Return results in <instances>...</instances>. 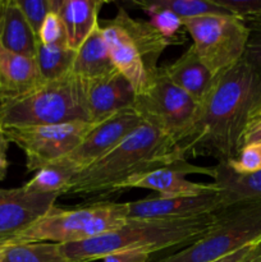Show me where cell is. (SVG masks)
<instances>
[{
  "label": "cell",
  "instance_id": "cell-28",
  "mask_svg": "<svg viewBox=\"0 0 261 262\" xmlns=\"http://www.w3.org/2000/svg\"><path fill=\"white\" fill-rule=\"evenodd\" d=\"M37 40L45 48H68L66 28L58 12L53 10L46 15Z\"/></svg>",
  "mask_w": 261,
  "mask_h": 262
},
{
  "label": "cell",
  "instance_id": "cell-27",
  "mask_svg": "<svg viewBox=\"0 0 261 262\" xmlns=\"http://www.w3.org/2000/svg\"><path fill=\"white\" fill-rule=\"evenodd\" d=\"M150 15V20L148 22L164 36V37L169 38L173 41L176 45H181L183 43V35H182V28H183V23L179 17H177L174 13L169 12V10L164 9H156L151 10L147 13Z\"/></svg>",
  "mask_w": 261,
  "mask_h": 262
},
{
  "label": "cell",
  "instance_id": "cell-1",
  "mask_svg": "<svg viewBox=\"0 0 261 262\" xmlns=\"http://www.w3.org/2000/svg\"><path fill=\"white\" fill-rule=\"evenodd\" d=\"M261 118V71L242 59L216 76L199 104L196 119L177 150L183 160L210 156L217 163L235 159L245 136Z\"/></svg>",
  "mask_w": 261,
  "mask_h": 262
},
{
  "label": "cell",
  "instance_id": "cell-13",
  "mask_svg": "<svg viewBox=\"0 0 261 262\" xmlns=\"http://www.w3.org/2000/svg\"><path fill=\"white\" fill-rule=\"evenodd\" d=\"M214 169L212 166H197L189 164L187 160L181 161L174 166L156 169L148 171L142 176L135 177L125 182L122 187V192L129 188H146L160 193V197L170 199V197L197 196L205 192L217 191L212 183H196L186 178L188 174H205L212 177Z\"/></svg>",
  "mask_w": 261,
  "mask_h": 262
},
{
  "label": "cell",
  "instance_id": "cell-20",
  "mask_svg": "<svg viewBox=\"0 0 261 262\" xmlns=\"http://www.w3.org/2000/svg\"><path fill=\"white\" fill-rule=\"evenodd\" d=\"M101 0H61L58 13L67 33V45L77 51L99 23Z\"/></svg>",
  "mask_w": 261,
  "mask_h": 262
},
{
  "label": "cell",
  "instance_id": "cell-12",
  "mask_svg": "<svg viewBox=\"0 0 261 262\" xmlns=\"http://www.w3.org/2000/svg\"><path fill=\"white\" fill-rule=\"evenodd\" d=\"M60 193H38L25 186L0 188V243L12 242L20 233L45 216Z\"/></svg>",
  "mask_w": 261,
  "mask_h": 262
},
{
  "label": "cell",
  "instance_id": "cell-6",
  "mask_svg": "<svg viewBox=\"0 0 261 262\" xmlns=\"http://www.w3.org/2000/svg\"><path fill=\"white\" fill-rule=\"evenodd\" d=\"M128 202L99 201L71 210L53 207L8 245L48 242L71 245L113 232L128 219Z\"/></svg>",
  "mask_w": 261,
  "mask_h": 262
},
{
  "label": "cell",
  "instance_id": "cell-17",
  "mask_svg": "<svg viewBox=\"0 0 261 262\" xmlns=\"http://www.w3.org/2000/svg\"><path fill=\"white\" fill-rule=\"evenodd\" d=\"M161 69L171 83L183 90L197 104L205 99L215 78L192 45L176 61L161 66Z\"/></svg>",
  "mask_w": 261,
  "mask_h": 262
},
{
  "label": "cell",
  "instance_id": "cell-19",
  "mask_svg": "<svg viewBox=\"0 0 261 262\" xmlns=\"http://www.w3.org/2000/svg\"><path fill=\"white\" fill-rule=\"evenodd\" d=\"M0 43L9 51L35 59L38 40L17 0L0 2Z\"/></svg>",
  "mask_w": 261,
  "mask_h": 262
},
{
  "label": "cell",
  "instance_id": "cell-14",
  "mask_svg": "<svg viewBox=\"0 0 261 262\" xmlns=\"http://www.w3.org/2000/svg\"><path fill=\"white\" fill-rule=\"evenodd\" d=\"M83 83L87 115L92 125L132 109L137 96L129 82L119 72Z\"/></svg>",
  "mask_w": 261,
  "mask_h": 262
},
{
  "label": "cell",
  "instance_id": "cell-21",
  "mask_svg": "<svg viewBox=\"0 0 261 262\" xmlns=\"http://www.w3.org/2000/svg\"><path fill=\"white\" fill-rule=\"evenodd\" d=\"M212 169V183L217 188L223 207L241 202L261 201V170L252 174H238L224 161L217 163Z\"/></svg>",
  "mask_w": 261,
  "mask_h": 262
},
{
  "label": "cell",
  "instance_id": "cell-8",
  "mask_svg": "<svg viewBox=\"0 0 261 262\" xmlns=\"http://www.w3.org/2000/svg\"><path fill=\"white\" fill-rule=\"evenodd\" d=\"M192 46L212 76L216 77L245 56L250 30L233 14H209L182 20Z\"/></svg>",
  "mask_w": 261,
  "mask_h": 262
},
{
  "label": "cell",
  "instance_id": "cell-30",
  "mask_svg": "<svg viewBox=\"0 0 261 262\" xmlns=\"http://www.w3.org/2000/svg\"><path fill=\"white\" fill-rule=\"evenodd\" d=\"M245 23L250 30V37L243 59L261 71V15L245 20Z\"/></svg>",
  "mask_w": 261,
  "mask_h": 262
},
{
  "label": "cell",
  "instance_id": "cell-18",
  "mask_svg": "<svg viewBox=\"0 0 261 262\" xmlns=\"http://www.w3.org/2000/svg\"><path fill=\"white\" fill-rule=\"evenodd\" d=\"M115 72H118V69L105 42L99 20L91 35L77 50L72 73L81 81L89 82L104 78Z\"/></svg>",
  "mask_w": 261,
  "mask_h": 262
},
{
  "label": "cell",
  "instance_id": "cell-3",
  "mask_svg": "<svg viewBox=\"0 0 261 262\" xmlns=\"http://www.w3.org/2000/svg\"><path fill=\"white\" fill-rule=\"evenodd\" d=\"M215 217L216 211L191 217H128L119 229L83 242L64 245L61 250L69 262L102 260L112 253L128 250H147L155 253L192 245L209 232Z\"/></svg>",
  "mask_w": 261,
  "mask_h": 262
},
{
  "label": "cell",
  "instance_id": "cell-31",
  "mask_svg": "<svg viewBox=\"0 0 261 262\" xmlns=\"http://www.w3.org/2000/svg\"><path fill=\"white\" fill-rule=\"evenodd\" d=\"M154 252L147 250H128L112 253L102 258V262H148Z\"/></svg>",
  "mask_w": 261,
  "mask_h": 262
},
{
  "label": "cell",
  "instance_id": "cell-36",
  "mask_svg": "<svg viewBox=\"0 0 261 262\" xmlns=\"http://www.w3.org/2000/svg\"><path fill=\"white\" fill-rule=\"evenodd\" d=\"M5 248H7V245L5 243H0V260L3 258V255L5 252Z\"/></svg>",
  "mask_w": 261,
  "mask_h": 262
},
{
  "label": "cell",
  "instance_id": "cell-5",
  "mask_svg": "<svg viewBox=\"0 0 261 262\" xmlns=\"http://www.w3.org/2000/svg\"><path fill=\"white\" fill-rule=\"evenodd\" d=\"M72 122H89L84 83L72 72L22 96L0 101V129Z\"/></svg>",
  "mask_w": 261,
  "mask_h": 262
},
{
  "label": "cell",
  "instance_id": "cell-35",
  "mask_svg": "<svg viewBox=\"0 0 261 262\" xmlns=\"http://www.w3.org/2000/svg\"><path fill=\"white\" fill-rule=\"evenodd\" d=\"M0 147H5V148L9 147V142H8L7 138L4 137V135L2 133V130H0Z\"/></svg>",
  "mask_w": 261,
  "mask_h": 262
},
{
  "label": "cell",
  "instance_id": "cell-16",
  "mask_svg": "<svg viewBox=\"0 0 261 262\" xmlns=\"http://www.w3.org/2000/svg\"><path fill=\"white\" fill-rule=\"evenodd\" d=\"M44 82L35 59L9 51L0 43V101L22 96Z\"/></svg>",
  "mask_w": 261,
  "mask_h": 262
},
{
  "label": "cell",
  "instance_id": "cell-33",
  "mask_svg": "<svg viewBox=\"0 0 261 262\" xmlns=\"http://www.w3.org/2000/svg\"><path fill=\"white\" fill-rule=\"evenodd\" d=\"M255 245H256V243H255ZM255 245L248 246V247L242 248V250L237 251V252L230 253V255L225 256V257H223V258H219V260H216V261H214V262H241V261L243 260V258L246 257V256H247V253L250 252L251 248H252Z\"/></svg>",
  "mask_w": 261,
  "mask_h": 262
},
{
  "label": "cell",
  "instance_id": "cell-25",
  "mask_svg": "<svg viewBox=\"0 0 261 262\" xmlns=\"http://www.w3.org/2000/svg\"><path fill=\"white\" fill-rule=\"evenodd\" d=\"M73 178L74 174L68 169L51 164L36 171L32 179L28 181L25 187L30 191L38 192V193L64 194Z\"/></svg>",
  "mask_w": 261,
  "mask_h": 262
},
{
  "label": "cell",
  "instance_id": "cell-32",
  "mask_svg": "<svg viewBox=\"0 0 261 262\" xmlns=\"http://www.w3.org/2000/svg\"><path fill=\"white\" fill-rule=\"evenodd\" d=\"M246 145H261V118L256 120L246 133L243 146Z\"/></svg>",
  "mask_w": 261,
  "mask_h": 262
},
{
  "label": "cell",
  "instance_id": "cell-11",
  "mask_svg": "<svg viewBox=\"0 0 261 262\" xmlns=\"http://www.w3.org/2000/svg\"><path fill=\"white\" fill-rule=\"evenodd\" d=\"M141 124L142 120L135 110H124L110 119L94 125L74 150L54 164L68 169L77 176L79 171L107 155Z\"/></svg>",
  "mask_w": 261,
  "mask_h": 262
},
{
  "label": "cell",
  "instance_id": "cell-15",
  "mask_svg": "<svg viewBox=\"0 0 261 262\" xmlns=\"http://www.w3.org/2000/svg\"><path fill=\"white\" fill-rule=\"evenodd\" d=\"M129 219H153V217H191L212 214L223 209L217 191L205 192L197 196L184 197H147L128 202Z\"/></svg>",
  "mask_w": 261,
  "mask_h": 262
},
{
  "label": "cell",
  "instance_id": "cell-4",
  "mask_svg": "<svg viewBox=\"0 0 261 262\" xmlns=\"http://www.w3.org/2000/svg\"><path fill=\"white\" fill-rule=\"evenodd\" d=\"M102 35L118 72L127 79L136 95L145 94L158 74V61L173 41L164 37L148 20L130 17L118 7L117 14L100 22Z\"/></svg>",
  "mask_w": 261,
  "mask_h": 262
},
{
  "label": "cell",
  "instance_id": "cell-26",
  "mask_svg": "<svg viewBox=\"0 0 261 262\" xmlns=\"http://www.w3.org/2000/svg\"><path fill=\"white\" fill-rule=\"evenodd\" d=\"M60 2L61 0H17V4L37 37L46 15L53 10L58 12Z\"/></svg>",
  "mask_w": 261,
  "mask_h": 262
},
{
  "label": "cell",
  "instance_id": "cell-10",
  "mask_svg": "<svg viewBox=\"0 0 261 262\" xmlns=\"http://www.w3.org/2000/svg\"><path fill=\"white\" fill-rule=\"evenodd\" d=\"M94 125L89 122H72L54 125L3 128L9 143H14L26 155L28 171H38L56 163L79 145Z\"/></svg>",
  "mask_w": 261,
  "mask_h": 262
},
{
  "label": "cell",
  "instance_id": "cell-24",
  "mask_svg": "<svg viewBox=\"0 0 261 262\" xmlns=\"http://www.w3.org/2000/svg\"><path fill=\"white\" fill-rule=\"evenodd\" d=\"M0 262H69L60 245L48 242L7 245Z\"/></svg>",
  "mask_w": 261,
  "mask_h": 262
},
{
  "label": "cell",
  "instance_id": "cell-2",
  "mask_svg": "<svg viewBox=\"0 0 261 262\" xmlns=\"http://www.w3.org/2000/svg\"><path fill=\"white\" fill-rule=\"evenodd\" d=\"M183 161L177 146L165 135L142 123L107 155L72 179L64 194L99 200L122 192L123 184L135 177Z\"/></svg>",
  "mask_w": 261,
  "mask_h": 262
},
{
  "label": "cell",
  "instance_id": "cell-34",
  "mask_svg": "<svg viewBox=\"0 0 261 262\" xmlns=\"http://www.w3.org/2000/svg\"><path fill=\"white\" fill-rule=\"evenodd\" d=\"M241 262H261V241H258Z\"/></svg>",
  "mask_w": 261,
  "mask_h": 262
},
{
  "label": "cell",
  "instance_id": "cell-29",
  "mask_svg": "<svg viewBox=\"0 0 261 262\" xmlns=\"http://www.w3.org/2000/svg\"><path fill=\"white\" fill-rule=\"evenodd\" d=\"M228 164L234 173L252 174L261 170V145H246L240 151L238 156Z\"/></svg>",
  "mask_w": 261,
  "mask_h": 262
},
{
  "label": "cell",
  "instance_id": "cell-22",
  "mask_svg": "<svg viewBox=\"0 0 261 262\" xmlns=\"http://www.w3.org/2000/svg\"><path fill=\"white\" fill-rule=\"evenodd\" d=\"M133 4L145 13L156 9L169 10L182 20L209 14H230L216 0H137Z\"/></svg>",
  "mask_w": 261,
  "mask_h": 262
},
{
  "label": "cell",
  "instance_id": "cell-9",
  "mask_svg": "<svg viewBox=\"0 0 261 262\" xmlns=\"http://www.w3.org/2000/svg\"><path fill=\"white\" fill-rule=\"evenodd\" d=\"M133 110L142 123L179 143L193 125L199 104L164 74L161 67L147 91L136 96Z\"/></svg>",
  "mask_w": 261,
  "mask_h": 262
},
{
  "label": "cell",
  "instance_id": "cell-7",
  "mask_svg": "<svg viewBox=\"0 0 261 262\" xmlns=\"http://www.w3.org/2000/svg\"><path fill=\"white\" fill-rule=\"evenodd\" d=\"M261 241V201L217 210L209 232L192 245L156 262H214Z\"/></svg>",
  "mask_w": 261,
  "mask_h": 262
},
{
  "label": "cell",
  "instance_id": "cell-23",
  "mask_svg": "<svg viewBox=\"0 0 261 262\" xmlns=\"http://www.w3.org/2000/svg\"><path fill=\"white\" fill-rule=\"evenodd\" d=\"M76 53L69 48H45L38 42L35 60L44 81H55L71 73Z\"/></svg>",
  "mask_w": 261,
  "mask_h": 262
}]
</instances>
